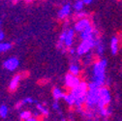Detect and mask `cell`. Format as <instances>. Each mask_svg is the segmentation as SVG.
Listing matches in <instances>:
<instances>
[{
	"mask_svg": "<svg viewBox=\"0 0 122 121\" xmlns=\"http://www.w3.org/2000/svg\"><path fill=\"white\" fill-rule=\"evenodd\" d=\"M93 0H83V2H84V4H90L91 2H92Z\"/></svg>",
	"mask_w": 122,
	"mask_h": 121,
	"instance_id": "obj_25",
	"label": "cell"
},
{
	"mask_svg": "<svg viewBox=\"0 0 122 121\" xmlns=\"http://www.w3.org/2000/svg\"><path fill=\"white\" fill-rule=\"evenodd\" d=\"M95 46H96L95 39L81 41V43L79 45L78 48H77V53H78L79 56H82V55L86 54L87 52H89L90 50L92 48H94Z\"/></svg>",
	"mask_w": 122,
	"mask_h": 121,
	"instance_id": "obj_1",
	"label": "cell"
},
{
	"mask_svg": "<svg viewBox=\"0 0 122 121\" xmlns=\"http://www.w3.org/2000/svg\"><path fill=\"white\" fill-rule=\"evenodd\" d=\"M81 81L79 76H75L71 73H68L65 76V85L69 90L75 88L76 86H78L81 83Z\"/></svg>",
	"mask_w": 122,
	"mask_h": 121,
	"instance_id": "obj_3",
	"label": "cell"
},
{
	"mask_svg": "<svg viewBox=\"0 0 122 121\" xmlns=\"http://www.w3.org/2000/svg\"><path fill=\"white\" fill-rule=\"evenodd\" d=\"M83 6H84L83 0H78V1L76 2L75 5H74V9L79 12V11H81L83 9Z\"/></svg>",
	"mask_w": 122,
	"mask_h": 121,
	"instance_id": "obj_18",
	"label": "cell"
},
{
	"mask_svg": "<svg viewBox=\"0 0 122 121\" xmlns=\"http://www.w3.org/2000/svg\"><path fill=\"white\" fill-rule=\"evenodd\" d=\"M91 25H94V21L88 16L87 18H84V19H81V20H80L78 21H76V23H75V31L79 32V33H81Z\"/></svg>",
	"mask_w": 122,
	"mask_h": 121,
	"instance_id": "obj_2",
	"label": "cell"
},
{
	"mask_svg": "<svg viewBox=\"0 0 122 121\" xmlns=\"http://www.w3.org/2000/svg\"><path fill=\"white\" fill-rule=\"evenodd\" d=\"M71 14V5L70 4H65L62 6L58 12V18L60 20H66Z\"/></svg>",
	"mask_w": 122,
	"mask_h": 121,
	"instance_id": "obj_6",
	"label": "cell"
},
{
	"mask_svg": "<svg viewBox=\"0 0 122 121\" xmlns=\"http://www.w3.org/2000/svg\"><path fill=\"white\" fill-rule=\"evenodd\" d=\"M36 108H37V110L40 111L41 114H43L44 116H49V114H50L49 110H48V108H46L44 105H42V104H37Z\"/></svg>",
	"mask_w": 122,
	"mask_h": 121,
	"instance_id": "obj_14",
	"label": "cell"
},
{
	"mask_svg": "<svg viewBox=\"0 0 122 121\" xmlns=\"http://www.w3.org/2000/svg\"><path fill=\"white\" fill-rule=\"evenodd\" d=\"M52 109L55 110V111H59V104H58V102L55 101V102L52 104Z\"/></svg>",
	"mask_w": 122,
	"mask_h": 121,
	"instance_id": "obj_22",
	"label": "cell"
},
{
	"mask_svg": "<svg viewBox=\"0 0 122 121\" xmlns=\"http://www.w3.org/2000/svg\"><path fill=\"white\" fill-rule=\"evenodd\" d=\"M20 80H21V75L20 74H18L16 76H14V78L12 79V81L9 83V90H10V92H15L18 89Z\"/></svg>",
	"mask_w": 122,
	"mask_h": 121,
	"instance_id": "obj_5",
	"label": "cell"
},
{
	"mask_svg": "<svg viewBox=\"0 0 122 121\" xmlns=\"http://www.w3.org/2000/svg\"><path fill=\"white\" fill-rule=\"evenodd\" d=\"M20 1V0H12V2L14 3V4H16V3H18Z\"/></svg>",
	"mask_w": 122,
	"mask_h": 121,
	"instance_id": "obj_26",
	"label": "cell"
},
{
	"mask_svg": "<svg viewBox=\"0 0 122 121\" xmlns=\"http://www.w3.org/2000/svg\"><path fill=\"white\" fill-rule=\"evenodd\" d=\"M63 99L65 100V102L70 106V107H73V106H75V104H76V98L73 96V94L70 91L68 93H65V96Z\"/></svg>",
	"mask_w": 122,
	"mask_h": 121,
	"instance_id": "obj_9",
	"label": "cell"
},
{
	"mask_svg": "<svg viewBox=\"0 0 122 121\" xmlns=\"http://www.w3.org/2000/svg\"><path fill=\"white\" fill-rule=\"evenodd\" d=\"M24 121H39V120H38V117H36V116H31L30 118H28V119H26V120H24Z\"/></svg>",
	"mask_w": 122,
	"mask_h": 121,
	"instance_id": "obj_23",
	"label": "cell"
},
{
	"mask_svg": "<svg viewBox=\"0 0 122 121\" xmlns=\"http://www.w3.org/2000/svg\"><path fill=\"white\" fill-rule=\"evenodd\" d=\"M20 61L17 57H10L8 59H6L4 63H3V67L9 71V72H13L15 70H17V68L19 67Z\"/></svg>",
	"mask_w": 122,
	"mask_h": 121,
	"instance_id": "obj_4",
	"label": "cell"
},
{
	"mask_svg": "<svg viewBox=\"0 0 122 121\" xmlns=\"http://www.w3.org/2000/svg\"><path fill=\"white\" fill-rule=\"evenodd\" d=\"M4 39H5V33H4L3 31H1V30H0V42H1V41H4Z\"/></svg>",
	"mask_w": 122,
	"mask_h": 121,
	"instance_id": "obj_24",
	"label": "cell"
},
{
	"mask_svg": "<svg viewBox=\"0 0 122 121\" xmlns=\"http://www.w3.org/2000/svg\"><path fill=\"white\" fill-rule=\"evenodd\" d=\"M66 36H67V29L63 30L62 33L60 34V36H59V42L64 43L65 42V39H66Z\"/></svg>",
	"mask_w": 122,
	"mask_h": 121,
	"instance_id": "obj_19",
	"label": "cell"
},
{
	"mask_svg": "<svg viewBox=\"0 0 122 121\" xmlns=\"http://www.w3.org/2000/svg\"><path fill=\"white\" fill-rule=\"evenodd\" d=\"M69 73L75 75V76H80L81 74V69H80V66L76 65V64H71L69 66Z\"/></svg>",
	"mask_w": 122,
	"mask_h": 121,
	"instance_id": "obj_13",
	"label": "cell"
},
{
	"mask_svg": "<svg viewBox=\"0 0 122 121\" xmlns=\"http://www.w3.org/2000/svg\"><path fill=\"white\" fill-rule=\"evenodd\" d=\"M24 104H25V103H24V102H23V100H22V101H20V102L17 103V104H16V106H15V108H16L17 110H20Z\"/></svg>",
	"mask_w": 122,
	"mask_h": 121,
	"instance_id": "obj_21",
	"label": "cell"
},
{
	"mask_svg": "<svg viewBox=\"0 0 122 121\" xmlns=\"http://www.w3.org/2000/svg\"><path fill=\"white\" fill-rule=\"evenodd\" d=\"M75 40V30L73 29H67V36L64 42V45L66 48H71Z\"/></svg>",
	"mask_w": 122,
	"mask_h": 121,
	"instance_id": "obj_7",
	"label": "cell"
},
{
	"mask_svg": "<svg viewBox=\"0 0 122 121\" xmlns=\"http://www.w3.org/2000/svg\"><path fill=\"white\" fill-rule=\"evenodd\" d=\"M88 17V14L82 12V11H76V13L73 15V19L76 20V21H78L81 19H84V18H87Z\"/></svg>",
	"mask_w": 122,
	"mask_h": 121,
	"instance_id": "obj_10",
	"label": "cell"
},
{
	"mask_svg": "<svg viewBox=\"0 0 122 121\" xmlns=\"http://www.w3.org/2000/svg\"><path fill=\"white\" fill-rule=\"evenodd\" d=\"M12 49V44L6 42H0V52H7Z\"/></svg>",
	"mask_w": 122,
	"mask_h": 121,
	"instance_id": "obj_12",
	"label": "cell"
},
{
	"mask_svg": "<svg viewBox=\"0 0 122 121\" xmlns=\"http://www.w3.org/2000/svg\"><path fill=\"white\" fill-rule=\"evenodd\" d=\"M1 24H2V20H0V26H1Z\"/></svg>",
	"mask_w": 122,
	"mask_h": 121,
	"instance_id": "obj_28",
	"label": "cell"
},
{
	"mask_svg": "<svg viewBox=\"0 0 122 121\" xmlns=\"http://www.w3.org/2000/svg\"><path fill=\"white\" fill-rule=\"evenodd\" d=\"M52 96H53V98L57 101V100H59V99L64 98L65 92H64L61 88H59V87H54V88L52 89Z\"/></svg>",
	"mask_w": 122,
	"mask_h": 121,
	"instance_id": "obj_8",
	"label": "cell"
},
{
	"mask_svg": "<svg viewBox=\"0 0 122 121\" xmlns=\"http://www.w3.org/2000/svg\"><path fill=\"white\" fill-rule=\"evenodd\" d=\"M23 102H24L25 104H33V103H35L36 101H35L32 97H26V98L23 99Z\"/></svg>",
	"mask_w": 122,
	"mask_h": 121,
	"instance_id": "obj_20",
	"label": "cell"
},
{
	"mask_svg": "<svg viewBox=\"0 0 122 121\" xmlns=\"http://www.w3.org/2000/svg\"><path fill=\"white\" fill-rule=\"evenodd\" d=\"M117 3H122V0H116Z\"/></svg>",
	"mask_w": 122,
	"mask_h": 121,
	"instance_id": "obj_27",
	"label": "cell"
},
{
	"mask_svg": "<svg viewBox=\"0 0 122 121\" xmlns=\"http://www.w3.org/2000/svg\"><path fill=\"white\" fill-rule=\"evenodd\" d=\"M115 38H116L117 41H118V47H119V50L122 49V29L117 30V32H116V34H115Z\"/></svg>",
	"mask_w": 122,
	"mask_h": 121,
	"instance_id": "obj_17",
	"label": "cell"
},
{
	"mask_svg": "<svg viewBox=\"0 0 122 121\" xmlns=\"http://www.w3.org/2000/svg\"><path fill=\"white\" fill-rule=\"evenodd\" d=\"M106 121H108V120H106Z\"/></svg>",
	"mask_w": 122,
	"mask_h": 121,
	"instance_id": "obj_29",
	"label": "cell"
},
{
	"mask_svg": "<svg viewBox=\"0 0 122 121\" xmlns=\"http://www.w3.org/2000/svg\"><path fill=\"white\" fill-rule=\"evenodd\" d=\"M32 116V112L30 111H22L20 113V118L21 119V120H26V119H28V118H30Z\"/></svg>",
	"mask_w": 122,
	"mask_h": 121,
	"instance_id": "obj_16",
	"label": "cell"
},
{
	"mask_svg": "<svg viewBox=\"0 0 122 121\" xmlns=\"http://www.w3.org/2000/svg\"><path fill=\"white\" fill-rule=\"evenodd\" d=\"M9 110L6 105H1L0 106V117L1 118H6L8 116Z\"/></svg>",
	"mask_w": 122,
	"mask_h": 121,
	"instance_id": "obj_15",
	"label": "cell"
},
{
	"mask_svg": "<svg viewBox=\"0 0 122 121\" xmlns=\"http://www.w3.org/2000/svg\"><path fill=\"white\" fill-rule=\"evenodd\" d=\"M111 49H112V54H117V52L119 50V47H118V41H117V39L115 37L111 42Z\"/></svg>",
	"mask_w": 122,
	"mask_h": 121,
	"instance_id": "obj_11",
	"label": "cell"
}]
</instances>
